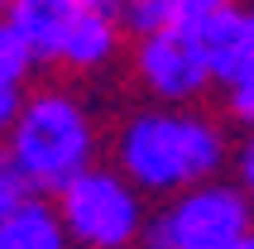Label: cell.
Here are the masks:
<instances>
[{"mask_svg": "<svg viewBox=\"0 0 254 249\" xmlns=\"http://www.w3.org/2000/svg\"><path fill=\"white\" fill-rule=\"evenodd\" d=\"M230 134L226 124L201 106H163L149 101L129 111L111 134V163L125 173L139 192L168 201L206 178H221L230 168Z\"/></svg>", "mask_w": 254, "mask_h": 249, "instance_id": "1", "label": "cell"}, {"mask_svg": "<svg viewBox=\"0 0 254 249\" xmlns=\"http://www.w3.org/2000/svg\"><path fill=\"white\" fill-rule=\"evenodd\" d=\"M5 153H10L24 192L58 196L72 178L96 168L101 124L91 106L72 96L67 86H43V91H29L19 120L5 134Z\"/></svg>", "mask_w": 254, "mask_h": 249, "instance_id": "2", "label": "cell"}, {"mask_svg": "<svg viewBox=\"0 0 254 249\" xmlns=\"http://www.w3.org/2000/svg\"><path fill=\"white\" fill-rule=\"evenodd\" d=\"M77 249H134L149 230V192H139L120 168H86L53 196Z\"/></svg>", "mask_w": 254, "mask_h": 249, "instance_id": "3", "label": "cell"}, {"mask_svg": "<svg viewBox=\"0 0 254 249\" xmlns=\"http://www.w3.org/2000/svg\"><path fill=\"white\" fill-rule=\"evenodd\" d=\"M254 230V201L235 178H206L158 201L144 245L154 249H230Z\"/></svg>", "mask_w": 254, "mask_h": 249, "instance_id": "4", "label": "cell"}, {"mask_svg": "<svg viewBox=\"0 0 254 249\" xmlns=\"http://www.w3.org/2000/svg\"><path fill=\"white\" fill-rule=\"evenodd\" d=\"M129 72H134V86L144 91V101H163V106H201V96L221 86L206 48L178 29L134 39Z\"/></svg>", "mask_w": 254, "mask_h": 249, "instance_id": "5", "label": "cell"}, {"mask_svg": "<svg viewBox=\"0 0 254 249\" xmlns=\"http://www.w3.org/2000/svg\"><path fill=\"white\" fill-rule=\"evenodd\" d=\"M120 43H125V24L115 10H96V5H82L72 14L67 34L58 43L53 67L72 72V77H91V72H106L120 58Z\"/></svg>", "mask_w": 254, "mask_h": 249, "instance_id": "6", "label": "cell"}, {"mask_svg": "<svg viewBox=\"0 0 254 249\" xmlns=\"http://www.w3.org/2000/svg\"><path fill=\"white\" fill-rule=\"evenodd\" d=\"M0 249H77L53 196L24 192L0 216Z\"/></svg>", "mask_w": 254, "mask_h": 249, "instance_id": "7", "label": "cell"}, {"mask_svg": "<svg viewBox=\"0 0 254 249\" xmlns=\"http://www.w3.org/2000/svg\"><path fill=\"white\" fill-rule=\"evenodd\" d=\"M39 67V58L29 48V39L19 34L10 14H0V139L10 134V124L19 120L29 101V72Z\"/></svg>", "mask_w": 254, "mask_h": 249, "instance_id": "8", "label": "cell"}, {"mask_svg": "<svg viewBox=\"0 0 254 249\" xmlns=\"http://www.w3.org/2000/svg\"><path fill=\"white\" fill-rule=\"evenodd\" d=\"M77 10H82V0H14L5 14L19 24V34L29 39L34 58H39L43 67H53L58 43H63V34H67Z\"/></svg>", "mask_w": 254, "mask_h": 249, "instance_id": "9", "label": "cell"}, {"mask_svg": "<svg viewBox=\"0 0 254 249\" xmlns=\"http://www.w3.org/2000/svg\"><path fill=\"white\" fill-rule=\"evenodd\" d=\"M197 43L206 48V58H211L216 82H226L240 62L254 58V39H250V14H245V5H226V10L216 14V24L206 29Z\"/></svg>", "mask_w": 254, "mask_h": 249, "instance_id": "10", "label": "cell"}, {"mask_svg": "<svg viewBox=\"0 0 254 249\" xmlns=\"http://www.w3.org/2000/svg\"><path fill=\"white\" fill-rule=\"evenodd\" d=\"M221 106H226V120H235L240 129H254V58L221 82Z\"/></svg>", "mask_w": 254, "mask_h": 249, "instance_id": "11", "label": "cell"}, {"mask_svg": "<svg viewBox=\"0 0 254 249\" xmlns=\"http://www.w3.org/2000/svg\"><path fill=\"white\" fill-rule=\"evenodd\" d=\"M115 14H120L129 39H144V34H158L173 24V0H120Z\"/></svg>", "mask_w": 254, "mask_h": 249, "instance_id": "12", "label": "cell"}, {"mask_svg": "<svg viewBox=\"0 0 254 249\" xmlns=\"http://www.w3.org/2000/svg\"><path fill=\"white\" fill-rule=\"evenodd\" d=\"M226 5H235V0H173V24L168 29H178L187 39H201Z\"/></svg>", "mask_w": 254, "mask_h": 249, "instance_id": "13", "label": "cell"}, {"mask_svg": "<svg viewBox=\"0 0 254 249\" xmlns=\"http://www.w3.org/2000/svg\"><path fill=\"white\" fill-rule=\"evenodd\" d=\"M230 178L240 182L245 192H250V201H254V129H245V139L230 153Z\"/></svg>", "mask_w": 254, "mask_h": 249, "instance_id": "14", "label": "cell"}, {"mask_svg": "<svg viewBox=\"0 0 254 249\" xmlns=\"http://www.w3.org/2000/svg\"><path fill=\"white\" fill-rule=\"evenodd\" d=\"M19 196H24V182H19V173H14V163H10V153H5V139H0V216H5Z\"/></svg>", "mask_w": 254, "mask_h": 249, "instance_id": "15", "label": "cell"}, {"mask_svg": "<svg viewBox=\"0 0 254 249\" xmlns=\"http://www.w3.org/2000/svg\"><path fill=\"white\" fill-rule=\"evenodd\" d=\"M82 5H96V10H120V0H82Z\"/></svg>", "mask_w": 254, "mask_h": 249, "instance_id": "16", "label": "cell"}, {"mask_svg": "<svg viewBox=\"0 0 254 249\" xmlns=\"http://www.w3.org/2000/svg\"><path fill=\"white\" fill-rule=\"evenodd\" d=\"M230 249H254V230H250V235L240 240V245H230Z\"/></svg>", "mask_w": 254, "mask_h": 249, "instance_id": "17", "label": "cell"}, {"mask_svg": "<svg viewBox=\"0 0 254 249\" xmlns=\"http://www.w3.org/2000/svg\"><path fill=\"white\" fill-rule=\"evenodd\" d=\"M245 14H250V39H254V5H245Z\"/></svg>", "mask_w": 254, "mask_h": 249, "instance_id": "18", "label": "cell"}, {"mask_svg": "<svg viewBox=\"0 0 254 249\" xmlns=\"http://www.w3.org/2000/svg\"><path fill=\"white\" fill-rule=\"evenodd\" d=\"M10 5H14V0H0V14H5V10H10Z\"/></svg>", "mask_w": 254, "mask_h": 249, "instance_id": "19", "label": "cell"}, {"mask_svg": "<svg viewBox=\"0 0 254 249\" xmlns=\"http://www.w3.org/2000/svg\"><path fill=\"white\" fill-rule=\"evenodd\" d=\"M134 249H154V245H134Z\"/></svg>", "mask_w": 254, "mask_h": 249, "instance_id": "20", "label": "cell"}]
</instances>
